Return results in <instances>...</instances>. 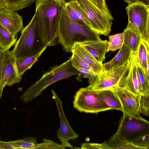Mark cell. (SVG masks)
Returning <instances> with one entry per match:
<instances>
[{
	"label": "cell",
	"instance_id": "e0dca14e",
	"mask_svg": "<svg viewBox=\"0 0 149 149\" xmlns=\"http://www.w3.org/2000/svg\"><path fill=\"white\" fill-rule=\"evenodd\" d=\"M75 53L83 60L92 69L96 74L100 73L103 70L102 65L100 64L80 43H75L72 52Z\"/></svg>",
	"mask_w": 149,
	"mask_h": 149
},
{
	"label": "cell",
	"instance_id": "7a4b0ae2",
	"mask_svg": "<svg viewBox=\"0 0 149 149\" xmlns=\"http://www.w3.org/2000/svg\"><path fill=\"white\" fill-rule=\"evenodd\" d=\"M58 37V42L67 52H72L75 43L102 40L100 35L91 29L72 19L65 5L60 21Z\"/></svg>",
	"mask_w": 149,
	"mask_h": 149
},
{
	"label": "cell",
	"instance_id": "4316f807",
	"mask_svg": "<svg viewBox=\"0 0 149 149\" xmlns=\"http://www.w3.org/2000/svg\"><path fill=\"white\" fill-rule=\"evenodd\" d=\"M124 38L123 32L109 36V46L107 52L120 49L123 45Z\"/></svg>",
	"mask_w": 149,
	"mask_h": 149
},
{
	"label": "cell",
	"instance_id": "f546056e",
	"mask_svg": "<svg viewBox=\"0 0 149 149\" xmlns=\"http://www.w3.org/2000/svg\"><path fill=\"white\" fill-rule=\"evenodd\" d=\"M4 60V52L0 47V99L1 98L3 88L5 86L3 82Z\"/></svg>",
	"mask_w": 149,
	"mask_h": 149
},
{
	"label": "cell",
	"instance_id": "ac0fdd59",
	"mask_svg": "<svg viewBox=\"0 0 149 149\" xmlns=\"http://www.w3.org/2000/svg\"><path fill=\"white\" fill-rule=\"evenodd\" d=\"M65 6L70 17L72 19L91 29V25L86 15L78 0L66 2Z\"/></svg>",
	"mask_w": 149,
	"mask_h": 149
},
{
	"label": "cell",
	"instance_id": "d6a6232c",
	"mask_svg": "<svg viewBox=\"0 0 149 149\" xmlns=\"http://www.w3.org/2000/svg\"><path fill=\"white\" fill-rule=\"evenodd\" d=\"M90 0L101 10L108 15H111L105 0Z\"/></svg>",
	"mask_w": 149,
	"mask_h": 149
},
{
	"label": "cell",
	"instance_id": "52a82bcc",
	"mask_svg": "<svg viewBox=\"0 0 149 149\" xmlns=\"http://www.w3.org/2000/svg\"><path fill=\"white\" fill-rule=\"evenodd\" d=\"M90 23L91 29L100 35L108 36L111 32L114 18L101 10L90 0H77Z\"/></svg>",
	"mask_w": 149,
	"mask_h": 149
},
{
	"label": "cell",
	"instance_id": "8992f818",
	"mask_svg": "<svg viewBox=\"0 0 149 149\" xmlns=\"http://www.w3.org/2000/svg\"><path fill=\"white\" fill-rule=\"evenodd\" d=\"M74 108L81 112L97 113L111 110L100 98L97 91L88 86L81 88L75 93L73 101Z\"/></svg>",
	"mask_w": 149,
	"mask_h": 149
},
{
	"label": "cell",
	"instance_id": "484cf974",
	"mask_svg": "<svg viewBox=\"0 0 149 149\" xmlns=\"http://www.w3.org/2000/svg\"><path fill=\"white\" fill-rule=\"evenodd\" d=\"M136 65L140 93L144 95L149 92V78L147 76L141 67L137 60L136 57Z\"/></svg>",
	"mask_w": 149,
	"mask_h": 149
},
{
	"label": "cell",
	"instance_id": "e575fe53",
	"mask_svg": "<svg viewBox=\"0 0 149 149\" xmlns=\"http://www.w3.org/2000/svg\"><path fill=\"white\" fill-rule=\"evenodd\" d=\"M5 8L4 0H0V9Z\"/></svg>",
	"mask_w": 149,
	"mask_h": 149
},
{
	"label": "cell",
	"instance_id": "d4e9b609",
	"mask_svg": "<svg viewBox=\"0 0 149 149\" xmlns=\"http://www.w3.org/2000/svg\"><path fill=\"white\" fill-rule=\"evenodd\" d=\"M107 144L111 149H141L132 143L121 138L116 134L110 137Z\"/></svg>",
	"mask_w": 149,
	"mask_h": 149
},
{
	"label": "cell",
	"instance_id": "277c9868",
	"mask_svg": "<svg viewBox=\"0 0 149 149\" xmlns=\"http://www.w3.org/2000/svg\"><path fill=\"white\" fill-rule=\"evenodd\" d=\"M78 75H81V73L72 65L70 58L60 65L51 67L38 81L30 86L19 98L23 102L27 103L41 95L43 91L53 83Z\"/></svg>",
	"mask_w": 149,
	"mask_h": 149
},
{
	"label": "cell",
	"instance_id": "ba28073f",
	"mask_svg": "<svg viewBox=\"0 0 149 149\" xmlns=\"http://www.w3.org/2000/svg\"><path fill=\"white\" fill-rule=\"evenodd\" d=\"M125 10L128 17L126 27L137 30L142 40L149 45V6L136 3L128 5Z\"/></svg>",
	"mask_w": 149,
	"mask_h": 149
},
{
	"label": "cell",
	"instance_id": "ffe728a7",
	"mask_svg": "<svg viewBox=\"0 0 149 149\" xmlns=\"http://www.w3.org/2000/svg\"><path fill=\"white\" fill-rule=\"evenodd\" d=\"M97 91L100 98L111 109L123 111V108L120 100L112 89Z\"/></svg>",
	"mask_w": 149,
	"mask_h": 149
},
{
	"label": "cell",
	"instance_id": "9a60e30c",
	"mask_svg": "<svg viewBox=\"0 0 149 149\" xmlns=\"http://www.w3.org/2000/svg\"><path fill=\"white\" fill-rule=\"evenodd\" d=\"M48 144L43 140L40 143H37L36 138L29 137L24 139L8 142L0 141L1 149H47Z\"/></svg>",
	"mask_w": 149,
	"mask_h": 149
},
{
	"label": "cell",
	"instance_id": "5b68a950",
	"mask_svg": "<svg viewBox=\"0 0 149 149\" xmlns=\"http://www.w3.org/2000/svg\"><path fill=\"white\" fill-rule=\"evenodd\" d=\"M21 35L11 52L16 59L36 55L47 47L38 30L34 15L21 31Z\"/></svg>",
	"mask_w": 149,
	"mask_h": 149
},
{
	"label": "cell",
	"instance_id": "f1b7e54d",
	"mask_svg": "<svg viewBox=\"0 0 149 149\" xmlns=\"http://www.w3.org/2000/svg\"><path fill=\"white\" fill-rule=\"evenodd\" d=\"M72 55L70 59L74 67H80L93 71L91 67L83 60L74 53L72 52Z\"/></svg>",
	"mask_w": 149,
	"mask_h": 149
},
{
	"label": "cell",
	"instance_id": "4fadbf2b",
	"mask_svg": "<svg viewBox=\"0 0 149 149\" xmlns=\"http://www.w3.org/2000/svg\"><path fill=\"white\" fill-rule=\"evenodd\" d=\"M0 24L16 37L23 28L22 17L17 12L5 8L0 9Z\"/></svg>",
	"mask_w": 149,
	"mask_h": 149
},
{
	"label": "cell",
	"instance_id": "30bf717a",
	"mask_svg": "<svg viewBox=\"0 0 149 149\" xmlns=\"http://www.w3.org/2000/svg\"><path fill=\"white\" fill-rule=\"evenodd\" d=\"M51 91L52 97L56 103L60 119V127L57 130L56 135L64 147H68L73 149V146L69 143V141L78 138L79 135L72 129L66 117L62 101L54 90H52Z\"/></svg>",
	"mask_w": 149,
	"mask_h": 149
},
{
	"label": "cell",
	"instance_id": "83f0119b",
	"mask_svg": "<svg viewBox=\"0 0 149 149\" xmlns=\"http://www.w3.org/2000/svg\"><path fill=\"white\" fill-rule=\"evenodd\" d=\"M139 108L140 113L146 116L149 115V92L141 94L139 100Z\"/></svg>",
	"mask_w": 149,
	"mask_h": 149
},
{
	"label": "cell",
	"instance_id": "cb8c5ba5",
	"mask_svg": "<svg viewBox=\"0 0 149 149\" xmlns=\"http://www.w3.org/2000/svg\"><path fill=\"white\" fill-rule=\"evenodd\" d=\"M17 38L0 24V47L4 52L9 50Z\"/></svg>",
	"mask_w": 149,
	"mask_h": 149
},
{
	"label": "cell",
	"instance_id": "4dcf8cb0",
	"mask_svg": "<svg viewBox=\"0 0 149 149\" xmlns=\"http://www.w3.org/2000/svg\"><path fill=\"white\" fill-rule=\"evenodd\" d=\"M82 149H111L106 141L101 143H84L81 145Z\"/></svg>",
	"mask_w": 149,
	"mask_h": 149
},
{
	"label": "cell",
	"instance_id": "3957f363",
	"mask_svg": "<svg viewBox=\"0 0 149 149\" xmlns=\"http://www.w3.org/2000/svg\"><path fill=\"white\" fill-rule=\"evenodd\" d=\"M115 133L141 149L149 148V122L140 116H136L123 112Z\"/></svg>",
	"mask_w": 149,
	"mask_h": 149
},
{
	"label": "cell",
	"instance_id": "9c48e42d",
	"mask_svg": "<svg viewBox=\"0 0 149 149\" xmlns=\"http://www.w3.org/2000/svg\"><path fill=\"white\" fill-rule=\"evenodd\" d=\"M130 62L131 58L122 64L112 67L108 69L103 68L102 71L96 75L93 84L89 86L91 89L95 91L113 88L117 86L121 77L129 68Z\"/></svg>",
	"mask_w": 149,
	"mask_h": 149
},
{
	"label": "cell",
	"instance_id": "44dd1931",
	"mask_svg": "<svg viewBox=\"0 0 149 149\" xmlns=\"http://www.w3.org/2000/svg\"><path fill=\"white\" fill-rule=\"evenodd\" d=\"M131 56L130 48L123 44L119 51L113 59L108 62L102 63L103 67L107 70L112 67L122 64L129 61Z\"/></svg>",
	"mask_w": 149,
	"mask_h": 149
},
{
	"label": "cell",
	"instance_id": "d590c367",
	"mask_svg": "<svg viewBox=\"0 0 149 149\" xmlns=\"http://www.w3.org/2000/svg\"><path fill=\"white\" fill-rule=\"evenodd\" d=\"M74 0H66L65 1H66V2H67L68 1H74Z\"/></svg>",
	"mask_w": 149,
	"mask_h": 149
},
{
	"label": "cell",
	"instance_id": "8fae6325",
	"mask_svg": "<svg viewBox=\"0 0 149 149\" xmlns=\"http://www.w3.org/2000/svg\"><path fill=\"white\" fill-rule=\"evenodd\" d=\"M111 89L115 92L120 100L123 108V112L136 116H140L139 108L140 95H134L117 86Z\"/></svg>",
	"mask_w": 149,
	"mask_h": 149
},
{
	"label": "cell",
	"instance_id": "1f68e13d",
	"mask_svg": "<svg viewBox=\"0 0 149 149\" xmlns=\"http://www.w3.org/2000/svg\"><path fill=\"white\" fill-rule=\"evenodd\" d=\"M82 74L83 77L87 78L88 79L89 85H92L95 79L96 74L93 71L87 69L79 67H75Z\"/></svg>",
	"mask_w": 149,
	"mask_h": 149
},
{
	"label": "cell",
	"instance_id": "603a6c76",
	"mask_svg": "<svg viewBox=\"0 0 149 149\" xmlns=\"http://www.w3.org/2000/svg\"><path fill=\"white\" fill-rule=\"evenodd\" d=\"M149 45L142 40L138 47L136 55L138 61L148 78H149Z\"/></svg>",
	"mask_w": 149,
	"mask_h": 149
},
{
	"label": "cell",
	"instance_id": "6da1fadb",
	"mask_svg": "<svg viewBox=\"0 0 149 149\" xmlns=\"http://www.w3.org/2000/svg\"><path fill=\"white\" fill-rule=\"evenodd\" d=\"M38 30L47 46L54 45L58 40V30L65 0H35Z\"/></svg>",
	"mask_w": 149,
	"mask_h": 149
},
{
	"label": "cell",
	"instance_id": "5bb4252c",
	"mask_svg": "<svg viewBox=\"0 0 149 149\" xmlns=\"http://www.w3.org/2000/svg\"><path fill=\"white\" fill-rule=\"evenodd\" d=\"M15 57L9 50L4 52L3 82L5 86H11L19 83L22 77L17 73Z\"/></svg>",
	"mask_w": 149,
	"mask_h": 149
},
{
	"label": "cell",
	"instance_id": "836d02e7",
	"mask_svg": "<svg viewBox=\"0 0 149 149\" xmlns=\"http://www.w3.org/2000/svg\"><path fill=\"white\" fill-rule=\"evenodd\" d=\"M128 5L136 3H140L149 6V0H124Z\"/></svg>",
	"mask_w": 149,
	"mask_h": 149
},
{
	"label": "cell",
	"instance_id": "7c38bea8",
	"mask_svg": "<svg viewBox=\"0 0 149 149\" xmlns=\"http://www.w3.org/2000/svg\"><path fill=\"white\" fill-rule=\"evenodd\" d=\"M136 55L131 53L130 66L121 77L117 86L136 95H140L136 65Z\"/></svg>",
	"mask_w": 149,
	"mask_h": 149
},
{
	"label": "cell",
	"instance_id": "2e32d148",
	"mask_svg": "<svg viewBox=\"0 0 149 149\" xmlns=\"http://www.w3.org/2000/svg\"><path fill=\"white\" fill-rule=\"evenodd\" d=\"M80 43L100 64L102 65L108 47V41L101 40Z\"/></svg>",
	"mask_w": 149,
	"mask_h": 149
},
{
	"label": "cell",
	"instance_id": "7402d4cb",
	"mask_svg": "<svg viewBox=\"0 0 149 149\" xmlns=\"http://www.w3.org/2000/svg\"><path fill=\"white\" fill-rule=\"evenodd\" d=\"M46 48H45L35 55L15 59V65L18 75L22 77L27 70L30 69L38 60Z\"/></svg>",
	"mask_w": 149,
	"mask_h": 149
},
{
	"label": "cell",
	"instance_id": "d6986e66",
	"mask_svg": "<svg viewBox=\"0 0 149 149\" xmlns=\"http://www.w3.org/2000/svg\"><path fill=\"white\" fill-rule=\"evenodd\" d=\"M123 44L128 47L131 53L136 55L137 51L142 40L140 33L135 29L126 27L124 30Z\"/></svg>",
	"mask_w": 149,
	"mask_h": 149
}]
</instances>
